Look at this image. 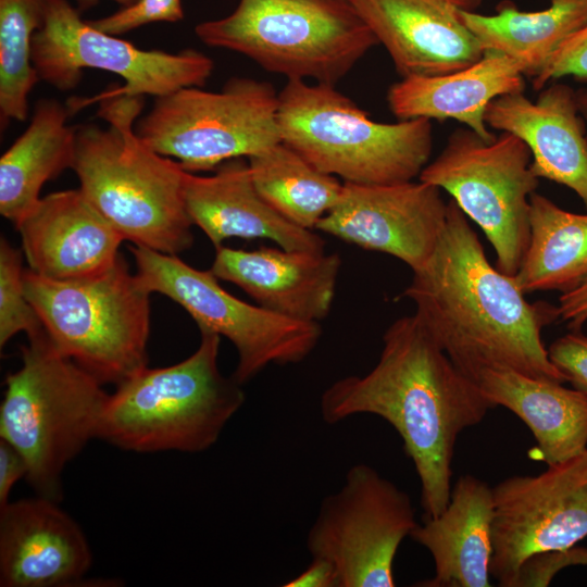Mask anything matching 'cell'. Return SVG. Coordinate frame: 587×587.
<instances>
[{"mask_svg":"<svg viewBox=\"0 0 587 587\" xmlns=\"http://www.w3.org/2000/svg\"><path fill=\"white\" fill-rule=\"evenodd\" d=\"M102 385L45 332L22 347L21 367L5 378L0 438L23 455L38 496L59 501L66 464L98 438L109 397Z\"/></svg>","mask_w":587,"mask_h":587,"instance_id":"obj_5","label":"cell"},{"mask_svg":"<svg viewBox=\"0 0 587 587\" xmlns=\"http://www.w3.org/2000/svg\"><path fill=\"white\" fill-rule=\"evenodd\" d=\"M136 274L152 292L183 307L200 332L227 338L237 351L233 377L248 383L268 365L298 364L316 348L320 323L292 320L259 304L245 302L225 290L213 273L201 271L177 255L129 246Z\"/></svg>","mask_w":587,"mask_h":587,"instance_id":"obj_11","label":"cell"},{"mask_svg":"<svg viewBox=\"0 0 587 587\" xmlns=\"http://www.w3.org/2000/svg\"><path fill=\"white\" fill-rule=\"evenodd\" d=\"M278 99L282 141L345 183L410 182L428 163L430 120L375 122L335 85L303 79H288Z\"/></svg>","mask_w":587,"mask_h":587,"instance_id":"obj_6","label":"cell"},{"mask_svg":"<svg viewBox=\"0 0 587 587\" xmlns=\"http://www.w3.org/2000/svg\"><path fill=\"white\" fill-rule=\"evenodd\" d=\"M475 382L496 407L510 410L526 424L537 444L536 458L547 465L587 449L586 394L503 367L484 369Z\"/></svg>","mask_w":587,"mask_h":587,"instance_id":"obj_24","label":"cell"},{"mask_svg":"<svg viewBox=\"0 0 587 587\" xmlns=\"http://www.w3.org/2000/svg\"><path fill=\"white\" fill-rule=\"evenodd\" d=\"M532 152L517 136L501 132L485 140L471 128L454 129L419 179L447 191L476 223L496 252V266L514 276L529 237V199L539 186Z\"/></svg>","mask_w":587,"mask_h":587,"instance_id":"obj_10","label":"cell"},{"mask_svg":"<svg viewBox=\"0 0 587 587\" xmlns=\"http://www.w3.org/2000/svg\"><path fill=\"white\" fill-rule=\"evenodd\" d=\"M45 0H0V117L25 121L28 96L39 76L32 60L33 37L43 17Z\"/></svg>","mask_w":587,"mask_h":587,"instance_id":"obj_29","label":"cell"},{"mask_svg":"<svg viewBox=\"0 0 587 587\" xmlns=\"http://www.w3.org/2000/svg\"><path fill=\"white\" fill-rule=\"evenodd\" d=\"M27 464L23 455L8 441L0 440V508L9 501L13 486L26 478Z\"/></svg>","mask_w":587,"mask_h":587,"instance_id":"obj_34","label":"cell"},{"mask_svg":"<svg viewBox=\"0 0 587 587\" xmlns=\"http://www.w3.org/2000/svg\"><path fill=\"white\" fill-rule=\"evenodd\" d=\"M32 60L40 80L60 91L76 88L86 68L118 75L123 85L99 97H163L186 87H202L214 62L185 49L170 53L141 49L80 17L67 0H45L43 17L33 37Z\"/></svg>","mask_w":587,"mask_h":587,"instance_id":"obj_12","label":"cell"},{"mask_svg":"<svg viewBox=\"0 0 587 587\" xmlns=\"http://www.w3.org/2000/svg\"><path fill=\"white\" fill-rule=\"evenodd\" d=\"M548 354L565 380L587 395V335L572 330L555 339L549 346Z\"/></svg>","mask_w":587,"mask_h":587,"instance_id":"obj_33","label":"cell"},{"mask_svg":"<svg viewBox=\"0 0 587 587\" xmlns=\"http://www.w3.org/2000/svg\"><path fill=\"white\" fill-rule=\"evenodd\" d=\"M567 76L587 82V22L559 46L544 70L532 79L533 88L540 91Z\"/></svg>","mask_w":587,"mask_h":587,"instance_id":"obj_32","label":"cell"},{"mask_svg":"<svg viewBox=\"0 0 587 587\" xmlns=\"http://www.w3.org/2000/svg\"><path fill=\"white\" fill-rule=\"evenodd\" d=\"M388 52L401 77L440 75L484 51L461 18L483 0H348Z\"/></svg>","mask_w":587,"mask_h":587,"instance_id":"obj_16","label":"cell"},{"mask_svg":"<svg viewBox=\"0 0 587 587\" xmlns=\"http://www.w3.org/2000/svg\"><path fill=\"white\" fill-rule=\"evenodd\" d=\"M492 497L490 576L515 587L527 560L565 551L587 536V449L538 475L501 480Z\"/></svg>","mask_w":587,"mask_h":587,"instance_id":"obj_14","label":"cell"},{"mask_svg":"<svg viewBox=\"0 0 587 587\" xmlns=\"http://www.w3.org/2000/svg\"><path fill=\"white\" fill-rule=\"evenodd\" d=\"M524 78L513 61L487 52L455 72L401 77L389 87L387 103L399 121L455 120L491 140L496 135L485 122L487 107L500 96L524 91Z\"/></svg>","mask_w":587,"mask_h":587,"instance_id":"obj_23","label":"cell"},{"mask_svg":"<svg viewBox=\"0 0 587 587\" xmlns=\"http://www.w3.org/2000/svg\"><path fill=\"white\" fill-rule=\"evenodd\" d=\"M340 265L337 253L325 251L221 246L215 249L210 271L273 313L320 323L330 312Z\"/></svg>","mask_w":587,"mask_h":587,"instance_id":"obj_19","label":"cell"},{"mask_svg":"<svg viewBox=\"0 0 587 587\" xmlns=\"http://www.w3.org/2000/svg\"><path fill=\"white\" fill-rule=\"evenodd\" d=\"M416 526L410 496L359 463L340 489L322 500L307 549L333 565L338 587H394L397 551Z\"/></svg>","mask_w":587,"mask_h":587,"instance_id":"obj_13","label":"cell"},{"mask_svg":"<svg viewBox=\"0 0 587 587\" xmlns=\"http://www.w3.org/2000/svg\"><path fill=\"white\" fill-rule=\"evenodd\" d=\"M22 252L5 238L0 241V346L17 333L24 332L28 339L45 330L24 288Z\"/></svg>","mask_w":587,"mask_h":587,"instance_id":"obj_30","label":"cell"},{"mask_svg":"<svg viewBox=\"0 0 587 587\" xmlns=\"http://www.w3.org/2000/svg\"><path fill=\"white\" fill-rule=\"evenodd\" d=\"M453 363L475 380L484 369L503 367L564 383L541 330L559 319L558 305L529 302L514 276L487 259L469 218L450 199L445 228L428 260L413 271L401 295Z\"/></svg>","mask_w":587,"mask_h":587,"instance_id":"obj_2","label":"cell"},{"mask_svg":"<svg viewBox=\"0 0 587 587\" xmlns=\"http://www.w3.org/2000/svg\"><path fill=\"white\" fill-rule=\"evenodd\" d=\"M24 288L52 346L101 384L148 366L150 295L125 259L96 276L54 280L29 268Z\"/></svg>","mask_w":587,"mask_h":587,"instance_id":"obj_7","label":"cell"},{"mask_svg":"<svg viewBox=\"0 0 587 587\" xmlns=\"http://www.w3.org/2000/svg\"><path fill=\"white\" fill-rule=\"evenodd\" d=\"M485 122L521 138L534 174L570 188L587 209V136L573 88L550 83L535 101L524 91L500 96L487 107Z\"/></svg>","mask_w":587,"mask_h":587,"instance_id":"obj_20","label":"cell"},{"mask_svg":"<svg viewBox=\"0 0 587 587\" xmlns=\"http://www.w3.org/2000/svg\"><path fill=\"white\" fill-rule=\"evenodd\" d=\"M447 221L440 189L421 182L344 183L336 204L315 229L369 251L390 254L420 268L433 253Z\"/></svg>","mask_w":587,"mask_h":587,"instance_id":"obj_15","label":"cell"},{"mask_svg":"<svg viewBox=\"0 0 587 587\" xmlns=\"http://www.w3.org/2000/svg\"><path fill=\"white\" fill-rule=\"evenodd\" d=\"M195 34L287 79L332 85L378 45L348 0H239L230 14L199 23Z\"/></svg>","mask_w":587,"mask_h":587,"instance_id":"obj_8","label":"cell"},{"mask_svg":"<svg viewBox=\"0 0 587 587\" xmlns=\"http://www.w3.org/2000/svg\"><path fill=\"white\" fill-rule=\"evenodd\" d=\"M461 18L484 53L510 59L533 79L559 46L587 22V0H549V7L539 11H522L502 1L492 15L464 10Z\"/></svg>","mask_w":587,"mask_h":587,"instance_id":"obj_26","label":"cell"},{"mask_svg":"<svg viewBox=\"0 0 587 587\" xmlns=\"http://www.w3.org/2000/svg\"><path fill=\"white\" fill-rule=\"evenodd\" d=\"M183 18L182 0H137L110 15L89 22L100 30L118 36L151 23H176Z\"/></svg>","mask_w":587,"mask_h":587,"instance_id":"obj_31","label":"cell"},{"mask_svg":"<svg viewBox=\"0 0 587 587\" xmlns=\"http://www.w3.org/2000/svg\"><path fill=\"white\" fill-rule=\"evenodd\" d=\"M200 333V345L187 359L165 367L146 366L116 385L98 438L138 453H198L215 445L246 396L241 384L218 369L221 337Z\"/></svg>","mask_w":587,"mask_h":587,"instance_id":"obj_4","label":"cell"},{"mask_svg":"<svg viewBox=\"0 0 587 587\" xmlns=\"http://www.w3.org/2000/svg\"><path fill=\"white\" fill-rule=\"evenodd\" d=\"M278 107V93L267 82L234 77L220 91L186 87L155 98L135 132L189 173L215 171L282 141Z\"/></svg>","mask_w":587,"mask_h":587,"instance_id":"obj_9","label":"cell"},{"mask_svg":"<svg viewBox=\"0 0 587 587\" xmlns=\"http://www.w3.org/2000/svg\"><path fill=\"white\" fill-rule=\"evenodd\" d=\"M98 1L99 0H77L80 8L91 7V5L96 4ZM112 1L121 4L124 8V7H128V5L133 4L137 0H112Z\"/></svg>","mask_w":587,"mask_h":587,"instance_id":"obj_38","label":"cell"},{"mask_svg":"<svg viewBox=\"0 0 587 587\" xmlns=\"http://www.w3.org/2000/svg\"><path fill=\"white\" fill-rule=\"evenodd\" d=\"M248 164L260 196L283 217L307 229H315L342 191L336 176L317 170L283 141L250 157Z\"/></svg>","mask_w":587,"mask_h":587,"instance_id":"obj_28","label":"cell"},{"mask_svg":"<svg viewBox=\"0 0 587 587\" xmlns=\"http://www.w3.org/2000/svg\"><path fill=\"white\" fill-rule=\"evenodd\" d=\"M492 519V487L470 474L459 477L446 509L410 535L435 564L434 577L415 586L489 587Z\"/></svg>","mask_w":587,"mask_h":587,"instance_id":"obj_22","label":"cell"},{"mask_svg":"<svg viewBox=\"0 0 587 587\" xmlns=\"http://www.w3.org/2000/svg\"><path fill=\"white\" fill-rule=\"evenodd\" d=\"M145 97L74 99L77 110L99 102L108 122L76 126L72 170L89 203L135 246L177 255L193 243L185 204V171L147 146L135 132Z\"/></svg>","mask_w":587,"mask_h":587,"instance_id":"obj_3","label":"cell"},{"mask_svg":"<svg viewBox=\"0 0 587 587\" xmlns=\"http://www.w3.org/2000/svg\"><path fill=\"white\" fill-rule=\"evenodd\" d=\"M495 408L416 313L390 324L369 373L334 382L320 400L327 424L373 414L396 429L421 483L424 519L438 516L448 505L459 435Z\"/></svg>","mask_w":587,"mask_h":587,"instance_id":"obj_1","label":"cell"},{"mask_svg":"<svg viewBox=\"0 0 587 587\" xmlns=\"http://www.w3.org/2000/svg\"><path fill=\"white\" fill-rule=\"evenodd\" d=\"M559 319L571 330H580L587 322V280L576 289L561 294L558 304Z\"/></svg>","mask_w":587,"mask_h":587,"instance_id":"obj_35","label":"cell"},{"mask_svg":"<svg viewBox=\"0 0 587 587\" xmlns=\"http://www.w3.org/2000/svg\"><path fill=\"white\" fill-rule=\"evenodd\" d=\"M284 587H338V578L333 565L324 559L312 558L309 565Z\"/></svg>","mask_w":587,"mask_h":587,"instance_id":"obj_36","label":"cell"},{"mask_svg":"<svg viewBox=\"0 0 587 587\" xmlns=\"http://www.w3.org/2000/svg\"><path fill=\"white\" fill-rule=\"evenodd\" d=\"M185 204L215 249L233 237L266 238L286 250L324 251V239L276 212L257 191L248 161L222 163L213 175L187 173Z\"/></svg>","mask_w":587,"mask_h":587,"instance_id":"obj_21","label":"cell"},{"mask_svg":"<svg viewBox=\"0 0 587 587\" xmlns=\"http://www.w3.org/2000/svg\"><path fill=\"white\" fill-rule=\"evenodd\" d=\"M575 92L578 111L584 121L587 136V88L577 89Z\"/></svg>","mask_w":587,"mask_h":587,"instance_id":"obj_37","label":"cell"},{"mask_svg":"<svg viewBox=\"0 0 587 587\" xmlns=\"http://www.w3.org/2000/svg\"><path fill=\"white\" fill-rule=\"evenodd\" d=\"M55 99H40L28 127L0 159V213L15 226L40 200L45 183L72 168L76 126Z\"/></svg>","mask_w":587,"mask_h":587,"instance_id":"obj_25","label":"cell"},{"mask_svg":"<svg viewBox=\"0 0 587 587\" xmlns=\"http://www.w3.org/2000/svg\"><path fill=\"white\" fill-rule=\"evenodd\" d=\"M530 237L514 278L526 294H566L587 280V214L561 209L534 192L529 199Z\"/></svg>","mask_w":587,"mask_h":587,"instance_id":"obj_27","label":"cell"},{"mask_svg":"<svg viewBox=\"0 0 587 587\" xmlns=\"http://www.w3.org/2000/svg\"><path fill=\"white\" fill-rule=\"evenodd\" d=\"M92 555L58 501L37 496L0 508V586L67 587L84 582Z\"/></svg>","mask_w":587,"mask_h":587,"instance_id":"obj_17","label":"cell"},{"mask_svg":"<svg viewBox=\"0 0 587 587\" xmlns=\"http://www.w3.org/2000/svg\"><path fill=\"white\" fill-rule=\"evenodd\" d=\"M15 227L28 268L54 280L107 272L121 258L125 240L79 188L40 198Z\"/></svg>","mask_w":587,"mask_h":587,"instance_id":"obj_18","label":"cell"}]
</instances>
